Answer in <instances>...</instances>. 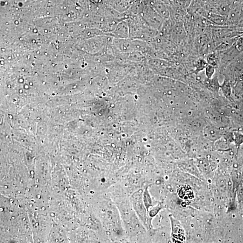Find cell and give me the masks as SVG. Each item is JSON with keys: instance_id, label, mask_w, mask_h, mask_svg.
Returning a JSON list of instances; mask_svg holds the SVG:
<instances>
[{"instance_id": "cell-1", "label": "cell", "mask_w": 243, "mask_h": 243, "mask_svg": "<svg viewBox=\"0 0 243 243\" xmlns=\"http://www.w3.org/2000/svg\"><path fill=\"white\" fill-rule=\"evenodd\" d=\"M172 227L171 239L173 243H184L186 240V236L184 228L177 220L173 217L170 218Z\"/></svg>"}, {"instance_id": "cell-8", "label": "cell", "mask_w": 243, "mask_h": 243, "mask_svg": "<svg viewBox=\"0 0 243 243\" xmlns=\"http://www.w3.org/2000/svg\"><path fill=\"white\" fill-rule=\"evenodd\" d=\"M213 71H214V68L213 66H211V65H208L207 68V76L209 77H211L212 74L213 73Z\"/></svg>"}, {"instance_id": "cell-4", "label": "cell", "mask_w": 243, "mask_h": 243, "mask_svg": "<svg viewBox=\"0 0 243 243\" xmlns=\"http://www.w3.org/2000/svg\"><path fill=\"white\" fill-rule=\"evenodd\" d=\"M178 194L181 198L184 199H192L194 197L192 189L187 185L180 187L178 190Z\"/></svg>"}, {"instance_id": "cell-6", "label": "cell", "mask_w": 243, "mask_h": 243, "mask_svg": "<svg viewBox=\"0 0 243 243\" xmlns=\"http://www.w3.org/2000/svg\"><path fill=\"white\" fill-rule=\"evenodd\" d=\"M209 20H210L212 23L217 24L219 25H224L225 23H226V20L222 17H211L210 18Z\"/></svg>"}, {"instance_id": "cell-5", "label": "cell", "mask_w": 243, "mask_h": 243, "mask_svg": "<svg viewBox=\"0 0 243 243\" xmlns=\"http://www.w3.org/2000/svg\"><path fill=\"white\" fill-rule=\"evenodd\" d=\"M219 55L216 52L210 53L207 56L208 62L211 64H216L219 60Z\"/></svg>"}, {"instance_id": "cell-3", "label": "cell", "mask_w": 243, "mask_h": 243, "mask_svg": "<svg viewBox=\"0 0 243 243\" xmlns=\"http://www.w3.org/2000/svg\"><path fill=\"white\" fill-rule=\"evenodd\" d=\"M171 33L174 41L177 42H180L183 39L186 35L184 28L179 23L173 26V28L172 29L171 31Z\"/></svg>"}, {"instance_id": "cell-2", "label": "cell", "mask_w": 243, "mask_h": 243, "mask_svg": "<svg viewBox=\"0 0 243 243\" xmlns=\"http://www.w3.org/2000/svg\"><path fill=\"white\" fill-rule=\"evenodd\" d=\"M109 34L115 39L129 38V27L127 20L124 19L119 22L114 30Z\"/></svg>"}, {"instance_id": "cell-7", "label": "cell", "mask_w": 243, "mask_h": 243, "mask_svg": "<svg viewBox=\"0 0 243 243\" xmlns=\"http://www.w3.org/2000/svg\"><path fill=\"white\" fill-rule=\"evenodd\" d=\"M144 200L145 206L147 207V209H148V208L151 205V200L150 197L149 193H148L147 190H145L144 193Z\"/></svg>"}]
</instances>
